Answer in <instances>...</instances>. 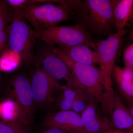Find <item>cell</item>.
Wrapping results in <instances>:
<instances>
[{
    "instance_id": "cell-11",
    "label": "cell",
    "mask_w": 133,
    "mask_h": 133,
    "mask_svg": "<svg viewBox=\"0 0 133 133\" xmlns=\"http://www.w3.org/2000/svg\"><path fill=\"white\" fill-rule=\"evenodd\" d=\"M97 103H91L80 114L88 133H103L115 129L111 119L101 114Z\"/></svg>"
},
{
    "instance_id": "cell-12",
    "label": "cell",
    "mask_w": 133,
    "mask_h": 133,
    "mask_svg": "<svg viewBox=\"0 0 133 133\" xmlns=\"http://www.w3.org/2000/svg\"><path fill=\"white\" fill-rule=\"evenodd\" d=\"M109 115L115 129L133 131V118L130 110L115 93L113 97Z\"/></svg>"
},
{
    "instance_id": "cell-20",
    "label": "cell",
    "mask_w": 133,
    "mask_h": 133,
    "mask_svg": "<svg viewBox=\"0 0 133 133\" xmlns=\"http://www.w3.org/2000/svg\"><path fill=\"white\" fill-rule=\"evenodd\" d=\"M124 58L125 67L133 70V43L127 47L124 51Z\"/></svg>"
},
{
    "instance_id": "cell-26",
    "label": "cell",
    "mask_w": 133,
    "mask_h": 133,
    "mask_svg": "<svg viewBox=\"0 0 133 133\" xmlns=\"http://www.w3.org/2000/svg\"><path fill=\"white\" fill-rule=\"evenodd\" d=\"M19 133H30L29 132V131H26V132H22Z\"/></svg>"
},
{
    "instance_id": "cell-9",
    "label": "cell",
    "mask_w": 133,
    "mask_h": 133,
    "mask_svg": "<svg viewBox=\"0 0 133 133\" xmlns=\"http://www.w3.org/2000/svg\"><path fill=\"white\" fill-rule=\"evenodd\" d=\"M43 121L48 129H58L69 133H88L80 115L72 110L50 112L45 115Z\"/></svg>"
},
{
    "instance_id": "cell-23",
    "label": "cell",
    "mask_w": 133,
    "mask_h": 133,
    "mask_svg": "<svg viewBox=\"0 0 133 133\" xmlns=\"http://www.w3.org/2000/svg\"><path fill=\"white\" fill-rule=\"evenodd\" d=\"M103 133H133V131H123L114 129Z\"/></svg>"
},
{
    "instance_id": "cell-15",
    "label": "cell",
    "mask_w": 133,
    "mask_h": 133,
    "mask_svg": "<svg viewBox=\"0 0 133 133\" xmlns=\"http://www.w3.org/2000/svg\"><path fill=\"white\" fill-rule=\"evenodd\" d=\"M74 88L76 90V94L72 108V111L80 114L91 103L97 102L85 91L77 87Z\"/></svg>"
},
{
    "instance_id": "cell-5",
    "label": "cell",
    "mask_w": 133,
    "mask_h": 133,
    "mask_svg": "<svg viewBox=\"0 0 133 133\" xmlns=\"http://www.w3.org/2000/svg\"><path fill=\"white\" fill-rule=\"evenodd\" d=\"M35 33L37 39L42 41L50 48L57 45L64 49L84 44L95 48L96 42L90 33L78 24L55 26Z\"/></svg>"
},
{
    "instance_id": "cell-4",
    "label": "cell",
    "mask_w": 133,
    "mask_h": 133,
    "mask_svg": "<svg viewBox=\"0 0 133 133\" xmlns=\"http://www.w3.org/2000/svg\"><path fill=\"white\" fill-rule=\"evenodd\" d=\"M17 9L35 31L57 26L59 23L70 19L74 14L66 6L49 2L24 5Z\"/></svg>"
},
{
    "instance_id": "cell-10",
    "label": "cell",
    "mask_w": 133,
    "mask_h": 133,
    "mask_svg": "<svg viewBox=\"0 0 133 133\" xmlns=\"http://www.w3.org/2000/svg\"><path fill=\"white\" fill-rule=\"evenodd\" d=\"M41 62L43 70L56 81L64 79L66 87L74 88L75 83L73 76L65 63L49 47V49L43 51Z\"/></svg>"
},
{
    "instance_id": "cell-21",
    "label": "cell",
    "mask_w": 133,
    "mask_h": 133,
    "mask_svg": "<svg viewBox=\"0 0 133 133\" xmlns=\"http://www.w3.org/2000/svg\"><path fill=\"white\" fill-rule=\"evenodd\" d=\"M8 44V35L7 30L0 31V55L6 49Z\"/></svg>"
},
{
    "instance_id": "cell-6",
    "label": "cell",
    "mask_w": 133,
    "mask_h": 133,
    "mask_svg": "<svg viewBox=\"0 0 133 133\" xmlns=\"http://www.w3.org/2000/svg\"><path fill=\"white\" fill-rule=\"evenodd\" d=\"M122 36L116 33L111 34L106 39L96 42L95 51L97 63L99 65L106 92V106H111L114 92L113 90L112 78L115 63L122 44Z\"/></svg>"
},
{
    "instance_id": "cell-18",
    "label": "cell",
    "mask_w": 133,
    "mask_h": 133,
    "mask_svg": "<svg viewBox=\"0 0 133 133\" xmlns=\"http://www.w3.org/2000/svg\"><path fill=\"white\" fill-rule=\"evenodd\" d=\"M11 11L6 1L0 0V31L7 29L10 22Z\"/></svg>"
},
{
    "instance_id": "cell-8",
    "label": "cell",
    "mask_w": 133,
    "mask_h": 133,
    "mask_svg": "<svg viewBox=\"0 0 133 133\" xmlns=\"http://www.w3.org/2000/svg\"><path fill=\"white\" fill-rule=\"evenodd\" d=\"M12 84V94L19 110L17 121L28 126L33 122L36 109L30 78L20 73L13 78Z\"/></svg>"
},
{
    "instance_id": "cell-16",
    "label": "cell",
    "mask_w": 133,
    "mask_h": 133,
    "mask_svg": "<svg viewBox=\"0 0 133 133\" xmlns=\"http://www.w3.org/2000/svg\"><path fill=\"white\" fill-rule=\"evenodd\" d=\"M76 94L74 88H70L66 86L60 95L58 103L60 111L71 110Z\"/></svg>"
},
{
    "instance_id": "cell-28",
    "label": "cell",
    "mask_w": 133,
    "mask_h": 133,
    "mask_svg": "<svg viewBox=\"0 0 133 133\" xmlns=\"http://www.w3.org/2000/svg\"><path fill=\"white\" fill-rule=\"evenodd\" d=\"M0 77H1V75H0Z\"/></svg>"
},
{
    "instance_id": "cell-1",
    "label": "cell",
    "mask_w": 133,
    "mask_h": 133,
    "mask_svg": "<svg viewBox=\"0 0 133 133\" xmlns=\"http://www.w3.org/2000/svg\"><path fill=\"white\" fill-rule=\"evenodd\" d=\"M50 48L68 66L74 78V87L81 88L88 92L98 103H100L105 112V90L99 68L93 65L81 64L74 62L59 47Z\"/></svg>"
},
{
    "instance_id": "cell-3",
    "label": "cell",
    "mask_w": 133,
    "mask_h": 133,
    "mask_svg": "<svg viewBox=\"0 0 133 133\" xmlns=\"http://www.w3.org/2000/svg\"><path fill=\"white\" fill-rule=\"evenodd\" d=\"M10 9V24L7 29L8 45L23 62L31 64L35 58V31L19 10Z\"/></svg>"
},
{
    "instance_id": "cell-27",
    "label": "cell",
    "mask_w": 133,
    "mask_h": 133,
    "mask_svg": "<svg viewBox=\"0 0 133 133\" xmlns=\"http://www.w3.org/2000/svg\"><path fill=\"white\" fill-rule=\"evenodd\" d=\"M131 35H132V37L133 38V30L132 31V33H131Z\"/></svg>"
},
{
    "instance_id": "cell-22",
    "label": "cell",
    "mask_w": 133,
    "mask_h": 133,
    "mask_svg": "<svg viewBox=\"0 0 133 133\" xmlns=\"http://www.w3.org/2000/svg\"><path fill=\"white\" fill-rule=\"evenodd\" d=\"M41 133H69L57 128H49Z\"/></svg>"
},
{
    "instance_id": "cell-2",
    "label": "cell",
    "mask_w": 133,
    "mask_h": 133,
    "mask_svg": "<svg viewBox=\"0 0 133 133\" xmlns=\"http://www.w3.org/2000/svg\"><path fill=\"white\" fill-rule=\"evenodd\" d=\"M115 0H84L77 12L81 25L87 31L98 35L111 33L115 26Z\"/></svg>"
},
{
    "instance_id": "cell-13",
    "label": "cell",
    "mask_w": 133,
    "mask_h": 133,
    "mask_svg": "<svg viewBox=\"0 0 133 133\" xmlns=\"http://www.w3.org/2000/svg\"><path fill=\"white\" fill-rule=\"evenodd\" d=\"M114 15L117 32L122 37L126 26L133 19V0H115Z\"/></svg>"
},
{
    "instance_id": "cell-24",
    "label": "cell",
    "mask_w": 133,
    "mask_h": 133,
    "mask_svg": "<svg viewBox=\"0 0 133 133\" xmlns=\"http://www.w3.org/2000/svg\"><path fill=\"white\" fill-rule=\"evenodd\" d=\"M128 104L129 107V109L133 118V102L128 103Z\"/></svg>"
},
{
    "instance_id": "cell-17",
    "label": "cell",
    "mask_w": 133,
    "mask_h": 133,
    "mask_svg": "<svg viewBox=\"0 0 133 133\" xmlns=\"http://www.w3.org/2000/svg\"><path fill=\"white\" fill-rule=\"evenodd\" d=\"M29 131L27 126L17 121H0V133H19Z\"/></svg>"
},
{
    "instance_id": "cell-7",
    "label": "cell",
    "mask_w": 133,
    "mask_h": 133,
    "mask_svg": "<svg viewBox=\"0 0 133 133\" xmlns=\"http://www.w3.org/2000/svg\"><path fill=\"white\" fill-rule=\"evenodd\" d=\"M30 80L36 109L50 111L58 106L60 95L66 85L60 84L37 64Z\"/></svg>"
},
{
    "instance_id": "cell-14",
    "label": "cell",
    "mask_w": 133,
    "mask_h": 133,
    "mask_svg": "<svg viewBox=\"0 0 133 133\" xmlns=\"http://www.w3.org/2000/svg\"><path fill=\"white\" fill-rule=\"evenodd\" d=\"M90 48L88 45L79 44L71 48H61L74 62L92 65L97 63V56L96 52L93 51Z\"/></svg>"
},
{
    "instance_id": "cell-19",
    "label": "cell",
    "mask_w": 133,
    "mask_h": 133,
    "mask_svg": "<svg viewBox=\"0 0 133 133\" xmlns=\"http://www.w3.org/2000/svg\"><path fill=\"white\" fill-rule=\"evenodd\" d=\"M17 107L16 102L9 100L5 101L0 105V115L5 121L14 122L15 108Z\"/></svg>"
},
{
    "instance_id": "cell-25",
    "label": "cell",
    "mask_w": 133,
    "mask_h": 133,
    "mask_svg": "<svg viewBox=\"0 0 133 133\" xmlns=\"http://www.w3.org/2000/svg\"><path fill=\"white\" fill-rule=\"evenodd\" d=\"M129 24H131V26H132V28L133 30V19L132 20V21L130 22L129 23Z\"/></svg>"
}]
</instances>
